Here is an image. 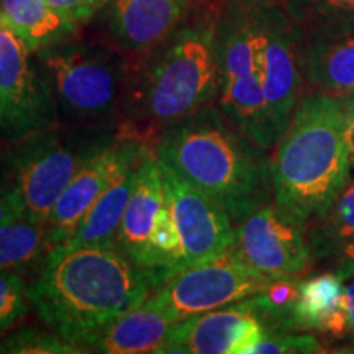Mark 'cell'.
<instances>
[{
	"label": "cell",
	"instance_id": "11",
	"mask_svg": "<svg viewBox=\"0 0 354 354\" xmlns=\"http://www.w3.org/2000/svg\"><path fill=\"white\" fill-rule=\"evenodd\" d=\"M158 162L166 203L183 245L185 268L214 259L232 250L234 223L227 210L187 183L166 162L159 159Z\"/></svg>",
	"mask_w": 354,
	"mask_h": 354
},
{
	"label": "cell",
	"instance_id": "13",
	"mask_svg": "<svg viewBox=\"0 0 354 354\" xmlns=\"http://www.w3.org/2000/svg\"><path fill=\"white\" fill-rule=\"evenodd\" d=\"M256 12L263 33V81L266 117L272 145L281 141L299 105L302 59L297 39L281 12L261 8Z\"/></svg>",
	"mask_w": 354,
	"mask_h": 354
},
{
	"label": "cell",
	"instance_id": "14",
	"mask_svg": "<svg viewBox=\"0 0 354 354\" xmlns=\"http://www.w3.org/2000/svg\"><path fill=\"white\" fill-rule=\"evenodd\" d=\"M263 335V322L250 297L177 322L159 354H246Z\"/></svg>",
	"mask_w": 354,
	"mask_h": 354
},
{
	"label": "cell",
	"instance_id": "24",
	"mask_svg": "<svg viewBox=\"0 0 354 354\" xmlns=\"http://www.w3.org/2000/svg\"><path fill=\"white\" fill-rule=\"evenodd\" d=\"M0 353L6 354H82L81 346L68 342L56 331L20 328L0 339Z\"/></svg>",
	"mask_w": 354,
	"mask_h": 354
},
{
	"label": "cell",
	"instance_id": "26",
	"mask_svg": "<svg viewBox=\"0 0 354 354\" xmlns=\"http://www.w3.org/2000/svg\"><path fill=\"white\" fill-rule=\"evenodd\" d=\"M322 344L312 335H294L290 331L264 333L246 354H313L322 353Z\"/></svg>",
	"mask_w": 354,
	"mask_h": 354
},
{
	"label": "cell",
	"instance_id": "21",
	"mask_svg": "<svg viewBox=\"0 0 354 354\" xmlns=\"http://www.w3.org/2000/svg\"><path fill=\"white\" fill-rule=\"evenodd\" d=\"M0 17L33 53L68 41L77 28L48 0H0Z\"/></svg>",
	"mask_w": 354,
	"mask_h": 354
},
{
	"label": "cell",
	"instance_id": "9",
	"mask_svg": "<svg viewBox=\"0 0 354 354\" xmlns=\"http://www.w3.org/2000/svg\"><path fill=\"white\" fill-rule=\"evenodd\" d=\"M272 282L248 268L230 250L176 272L153 289L146 300L180 322L253 297Z\"/></svg>",
	"mask_w": 354,
	"mask_h": 354
},
{
	"label": "cell",
	"instance_id": "5",
	"mask_svg": "<svg viewBox=\"0 0 354 354\" xmlns=\"http://www.w3.org/2000/svg\"><path fill=\"white\" fill-rule=\"evenodd\" d=\"M216 107L266 149L274 148L266 117L263 33L256 12L230 17L215 32Z\"/></svg>",
	"mask_w": 354,
	"mask_h": 354
},
{
	"label": "cell",
	"instance_id": "3",
	"mask_svg": "<svg viewBox=\"0 0 354 354\" xmlns=\"http://www.w3.org/2000/svg\"><path fill=\"white\" fill-rule=\"evenodd\" d=\"M349 172L343 104L322 92L305 95L271 159L274 203L305 227L328 209Z\"/></svg>",
	"mask_w": 354,
	"mask_h": 354
},
{
	"label": "cell",
	"instance_id": "27",
	"mask_svg": "<svg viewBox=\"0 0 354 354\" xmlns=\"http://www.w3.org/2000/svg\"><path fill=\"white\" fill-rule=\"evenodd\" d=\"M55 8L73 24H84L91 20L100 8L109 6L110 0H48Z\"/></svg>",
	"mask_w": 354,
	"mask_h": 354
},
{
	"label": "cell",
	"instance_id": "8",
	"mask_svg": "<svg viewBox=\"0 0 354 354\" xmlns=\"http://www.w3.org/2000/svg\"><path fill=\"white\" fill-rule=\"evenodd\" d=\"M33 51L0 17V135L17 141L55 128L56 95Z\"/></svg>",
	"mask_w": 354,
	"mask_h": 354
},
{
	"label": "cell",
	"instance_id": "2",
	"mask_svg": "<svg viewBox=\"0 0 354 354\" xmlns=\"http://www.w3.org/2000/svg\"><path fill=\"white\" fill-rule=\"evenodd\" d=\"M266 151L212 105L165 128L154 146L159 161L220 203L233 223L272 197Z\"/></svg>",
	"mask_w": 354,
	"mask_h": 354
},
{
	"label": "cell",
	"instance_id": "12",
	"mask_svg": "<svg viewBox=\"0 0 354 354\" xmlns=\"http://www.w3.org/2000/svg\"><path fill=\"white\" fill-rule=\"evenodd\" d=\"M138 136H118L102 141L97 151L79 167L66 185L46 220L50 250L64 245L76 232L84 215L94 205L100 194L127 166L138 162L148 151Z\"/></svg>",
	"mask_w": 354,
	"mask_h": 354
},
{
	"label": "cell",
	"instance_id": "18",
	"mask_svg": "<svg viewBox=\"0 0 354 354\" xmlns=\"http://www.w3.org/2000/svg\"><path fill=\"white\" fill-rule=\"evenodd\" d=\"M292 330H313L331 336L348 333L342 279L326 272L297 284L292 305Z\"/></svg>",
	"mask_w": 354,
	"mask_h": 354
},
{
	"label": "cell",
	"instance_id": "29",
	"mask_svg": "<svg viewBox=\"0 0 354 354\" xmlns=\"http://www.w3.org/2000/svg\"><path fill=\"white\" fill-rule=\"evenodd\" d=\"M17 218H24L20 203L17 201L15 194L0 180V227Z\"/></svg>",
	"mask_w": 354,
	"mask_h": 354
},
{
	"label": "cell",
	"instance_id": "30",
	"mask_svg": "<svg viewBox=\"0 0 354 354\" xmlns=\"http://www.w3.org/2000/svg\"><path fill=\"white\" fill-rule=\"evenodd\" d=\"M344 110V143H346L349 166L354 169V97L343 104Z\"/></svg>",
	"mask_w": 354,
	"mask_h": 354
},
{
	"label": "cell",
	"instance_id": "7",
	"mask_svg": "<svg viewBox=\"0 0 354 354\" xmlns=\"http://www.w3.org/2000/svg\"><path fill=\"white\" fill-rule=\"evenodd\" d=\"M2 165V183L15 194L24 218L46 225L66 185L102 141L76 143L48 128L13 141Z\"/></svg>",
	"mask_w": 354,
	"mask_h": 354
},
{
	"label": "cell",
	"instance_id": "25",
	"mask_svg": "<svg viewBox=\"0 0 354 354\" xmlns=\"http://www.w3.org/2000/svg\"><path fill=\"white\" fill-rule=\"evenodd\" d=\"M30 307L28 281L21 269L0 271V336L13 328Z\"/></svg>",
	"mask_w": 354,
	"mask_h": 354
},
{
	"label": "cell",
	"instance_id": "1",
	"mask_svg": "<svg viewBox=\"0 0 354 354\" xmlns=\"http://www.w3.org/2000/svg\"><path fill=\"white\" fill-rule=\"evenodd\" d=\"M151 292V281L115 245L51 248L28 282L39 320L86 353L102 328Z\"/></svg>",
	"mask_w": 354,
	"mask_h": 354
},
{
	"label": "cell",
	"instance_id": "23",
	"mask_svg": "<svg viewBox=\"0 0 354 354\" xmlns=\"http://www.w3.org/2000/svg\"><path fill=\"white\" fill-rule=\"evenodd\" d=\"M50 251L46 225L17 218L0 227V271L38 264Z\"/></svg>",
	"mask_w": 354,
	"mask_h": 354
},
{
	"label": "cell",
	"instance_id": "20",
	"mask_svg": "<svg viewBox=\"0 0 354 354\" xmlns=\"http://www.w3.org/2000/svg\"><path fill=\"white\" fill-rule=\"evenodd\" d=\"M143 159V158H141ZM140 159V161H141ZM138 162L127 166L100 194L94 205L84 215L76 232L64 245L68 246H112L118 227L130 201L136 180Z\"/></svg>",
	"mask_w": 354,
	"mask_h": 354
},
{
	"label": "cell",
	"instance_id": "28",
	"mask_svg": "<svg viewBox=\"0 0 354 354\" xmlns=\"http://www.w3.org/2000/svg\"><path fill=\"white\" fill-rule=\"evenodd\" d=\"M338 274L343 284L344 307L348 315V333L354 336V259L342 261L338 266Z\"/></svg>",
	"mask_w": 354,
	"mask_h": 354
},
{
	"label": "cell",
	"instance_id": "6",
	"mask_svg": "<svg viewBox=\"0 0 354 354\" xmlns=\"http://www.w3.org/2000/svg\"><path fill=\"white\" fill-rule=\"evenodd\" d=\"M37 55L66 117L100 122L117 112L127 86L122 57L95 44L69 41Z\"/></svg>",
	"mask_w": 354,
	"mask_h": 354
},
{
	"label": "cell",
	"instance_id": "31",
	"mask_svg": "<svg viewBox=\"0 0 354 354\" xmlns=\"http://www.w3.org/2000/svg\"><path fill=\"white\" fill-rule=\"evenodd\" d=\"M322 10L354 13V0H310Z\"/></svg>",
	"mask_w": 354,
	"mask_h": 354
},
{
	"label": "cell",
	"instance_id": "10",
	"mask_svg": "<svg viewBox=\"0 0 354 354\" xmlns=\"http://www.w3.org/2000/svg\"><path fill=\"white\" fill-rule=\"evenodd\" d=\"M232 251L261 276L271 281L297 279L312 259L304 227L266 203L234 223Z\"/></svg>",
	"mask_w": 354,
	"mask_h": 354
},
{
	"label": "cell",
	"instance_id": "22",
	"mask_svg": "<svg viewBox=\"0 0 354 354\" xmlns=\"http://www.w3.org/2000/svg\"><path fill=\"white\" fill-rule=\"evenodd\" d=\"M307 241L318 259H354V179L339 190L318 218L310 221Z\"/></svg>",
	"mask_w": 354,
	"mask_h": 354
},
{
	"label": "cell",
	"instance_id": "4",
	"mask_svg": "<svg viewBox=\"0 0 354 354\" xmlns=\"http://www.w3.org/2000/svg\"><path fill=\"white\" fill-rule=\"evenodd\" d=\"M153 51L133 100L140 117L165 130L216 99L215 30L202 21L179 25Z\"/></svg>",
	"mask_w": 354,
	"mask_h": 354
},
{
	"label": "cell",
	"instance_id": "17",
	"mask_svg": "<svg viewBox=\"0 0 354 354\" xmlns=\"http://www.w3.org/2000/svg\"><path fill=\"white\" fill-rule=\"evenodd\" d=\"M176 320L165 310L145 300L117 317L88 344V351L104 354L161 353Z\"/></svg>",
	"mask_w": 354,
	"mask_h": 354
},
{
	"label": "cell",
	"instance_id": "16",
	"mask_svg": "<svg viewBox=\"0 0 354 354\" xmlns=\"http://www.w3.org/2000/svg\"><path fill=\"white\" fill-rule=\"evenodd\" d=\"M166 205L161 169L154 149H148L136 169L131 197L118 227L115 246L136 268H143L149 238L156 225L159 212Z\"/></svg>",
	"mask_w": 354,
	"mask_h": 354
},
{
	"label": "cell",
	"instance_id": "15",
	"mask_svg": "<svg viewBox=\"0 0 354 354\" xmlns=\"http://www.w3.org/2000/svg\"><path fill=\"white\" fill-rule=\"evenodd\" d=\"M192 0H110L109 28L123 50L158 48L183 24Z\"/></svg>",
	"mask_w": 354,
	"mask_h": 354
},
{
	"label": "cell",
	"instance_id": "19",
	"mask_svg": "<svg viewBox=\"0 0 354 354\" xmlns=\"http://www.w3.org/2000/svg\"><path fill=\"white\" fill-rule=\"evenodd\" d=\"M302 74L315 92L338 99L354 94V33L313 41L302 56Z\"/></svg>",
	"mask_w": 354,
	"mask_h": 354
}]
</instances>
